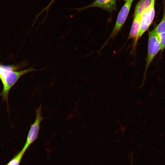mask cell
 Wrapping results in <instances>:
<instances>
[{
    "label": "cell",
    "instance_id": "277c9868",
    "mask_svg": "<svg viewBox=\"0 0 165 165\" xmlns=\"http://www.w3.org/2000/svg\"><path fill=\"white\" fill-rule=\"evenodd\" d=\"M160 50L161 46L157 34L154 29L149 31L148 33V53L146 59L145 75L154 57Z\"/></svg>",
    "mask_w": 165,
    "mask_h": 165
},
{
    "label": "cell",
    "instance_id": "7a4b0ae2",
    "mask_svg": "<svg viewBox=\"0 0 165 165\" xmlns=\"http://www.w3.org/2000/svg\"><path fill=\"white\" fill-rule=\"evenodd\" d=\"M42 106L40 105L36 109L35 121L30 126L26 142L22 149L25 152L38 138L40 127V123L44 119L42 116Z\"/></svg>",
    "mask_w": 165,
    "mask_h": 165
},
{
    "label": "cell",
    "instance_id": "9c48e42d",
    "mask_svg": "<svg viewBox=\"0 0 165 165\" xmlns=\"http://www.w3.org/2000/svg\"><path fill=\"white\" fill-rule=\"evenodd\" d=\"M25 152L22 149L6 165H19Z\"/></svg>",
    "mask_w": 165,
    "mask_h": 165
},
{
    "label": "cell",
    "instance_id": "ba28073f",
    "mask_svg": "<svg viewBox=\"0 0 165 165\" xmlns=\"http://www.w3.org/2000/svg\"><path fill=\"white\" fill-rule=\"evenodd\" d=\"M155 0H140L135 7L134 17L142 15L155 3Z\"/></svg>",
    "mask_w": 165,
    "mask_h": 165
},
{
    "label": "cell",
    "instance_id": "52a82bcc",
    "mask_svg": "<svg viewBox=\"0 0 165 165\" xmlns=\"http://www.w3.org/2000/svg\"><path fill=\"white\" fill-rule=\"evenodd\" d=\"M141 15H137L134 17V19L128 36V40L130 39H134L136 41L138 35L140 28Z\"/></svg>",
    "mask_w": 165,
    "mask_h": 165
},
{
    "label": "cell",
    "instance_id": "5b68a950",
    "mask_svg": "<svg viewBox=\"0 0 165 165\" xmlns=\"http://www.w3.org/2000/svg\"><path fill=\"white\" fill-rule=\"evenodd\" d=\"M154 4L155 3H153L141 15L139 32L137 39L134 43V47L136 45L138 39L147 30L153 21L155 14Z\"/></svg>",
    "mask_w": 165,
    "mask_h": 165
},
{
    "label": "cell",
    "instance_id": "30bf717a",
    "mask_svg": "<svg viewBox=\"0 0 165 165\" xmlns=\"http://www.w3.org/2000/svg\"><path fill=\"white\" fill-rule=\"evenodd\" d=\"M157 34L165 32V4L162 19L158 25L154 29Z\"/></svg>",
    "mask_w": 165,
    "mask_h": 165
},
{
    "label": "cell",
    "instance_id": "6da1fadb",
    "mask_svg": "<svg viewBox=\"0 0 165 165\" xmlns=\"http://www.w3.org/2000/svg\"><path fill=\"white\" fill-rule=\"evenodd\" d=\"M18 66L5 64L0 63V79L3 89L0 93L2 100L8 105L9 92L12 87L23 76L36 70L33 67L17 71Z\"/></svg>",
    "mask_w": 165,
    "mask_h": 165
},
{
    "label": "cell",
    "instance_id": "4fadbf2b",
    "mask_svg": "<svg viewBox=\"0 0 165 165\" xmlns=\"http://www.w3.org/2000/svg\"><path fill=\"white\" fill-rule=\"evenodd\" d=\"M131 0H124V1L126 2H127L130 1Z\"/></svg>",
    "mask_w": 165,
    "mask_h": 165
},
{
    "label": "cell",
    "instance_id": "8fae6325",
    "mask_svg": "<svg viewBox=\"0 0 165 165\" xmlns=\"http://www.w3.org/2000/svg\"><path fill=\"white\" fill-rule=\"evenodd\" d=\"M161 46V50H162L165 48V32L157 34Z\"/></svg>",
    "mask_w": 165,
    "mask_h": 165
},
{
    "label": "cell",
    "instance_id": "3957f363",
    "mask_svg": "<svg viewBox=\"0 0 165 165\" xmlns=\"http://www.w3.org/2000/svg\"><path fill=\"white\" fill-rule=\"evenodd\" d=\"M133 1L131 0L126 2L122 7L118 13L113 30L107 40L102 46L101 50L106 45L111 39H114L120 31L127 19Z\"/></svg>",
    "mask_w": 165,
    "mask_h": 165
},
{
    "label": "cell",
    "instance_id": "8992f818",
    "mask_svg": "<svg viewBox=\"0 0 165 165\" xmlns=\"http://www.w3.org/2000/svg\"><path fill=\"white\" fill-rule=\"evenodd\" d=\"M92 7H98L109 12L116 10V0H95L90 4L78 9L82 10Z\"/></svg>",
    "mask_w": 165,
    "mask_h": 165
},
{
    "label": "cell",
    "instance_id": "7c38bea8",
    "mask_svg": "<svg viewBox=\"0 0 165 165\" xmlns=\"http://www.w3.org/2000/svg\"><path fill=\"white\" fill-rule=\"evenodd\" d=\"M57 0H51L50 2L49 3V4L43 9L37 15V16L38 17L40 14H41L44 11H46V12L48 11L50 7Z\"/></svg>",
    "mask_w": 165,
    "mask_h": 165
}]
</instances>
